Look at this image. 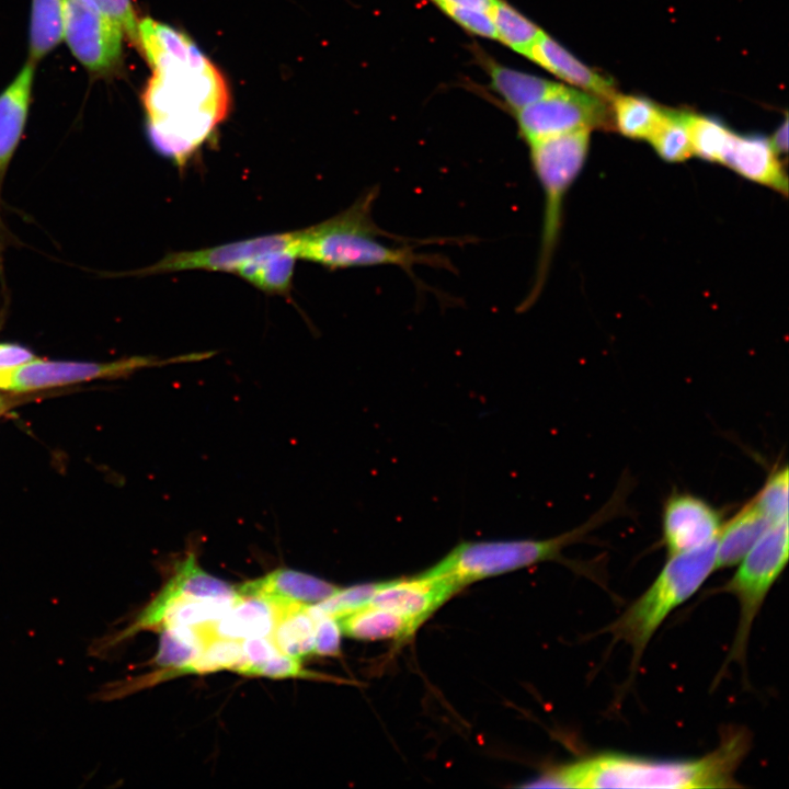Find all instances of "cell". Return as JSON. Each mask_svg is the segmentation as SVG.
Listing matches in <instances>:
<instances>
[{
	"label": "cell",
	"mask_w": 789,
	"mask_h": 789,
	"mask_svg": "<svg viewBox=\"0 0 789 789\" xmlns=\"http://www.w3.org/2000/svg\"><path fill=\"white\" fill-rule=\"evenodd\" d=\"M142 101L153 148L184 168L225 119L229 95L218 69L197 49L186 57L156 56Z\"/></svg>",
	"instance_id": "6da1fadb"
},
{
	"label": "cell",
	"mask_w": 789,
	"mask_h": 789,
	"mask_svg": "<svg viewBox=\"0 0 789 789\" xmlns=\"http://www.w3.org/2000/svg\"><path fill=\"white\" fill-rule=\"evenodd\" d=\"M748 747L750 736L744 729L729 730L717 748L698 758L670 761L602 753L554 767L523 787L735 788V773Z\"/></svg>",
	"instance_id": "7a4b0ae2"
},
{
	"label": "cell",
	"mask_w": 789,
	"mask_h": 789,
	"mask_svg": "<svg viewBox=\"0 0 789 789\" xmlns=\"http://www.w3.org/2000/svg\"><path fill=\"white\" fill-rule=\"evenodd\" d=\"M378 194V187L373 186L343 211L298 230L297 258L330 270L397 266L412 277L419 265L448 266L445 259L416 252L414 245H392L382 240L389 235L373 219Z\"/></svg>",
	"instance_id": "3957f363"
},
{
	"label": "cell",
	"mask_w": 789,
	"mask_h": 789,
	"mask_svg": "<svg viewBox=\"0 0 789 789\" xmlns=\"http://www.w3.org/2000/svg\"><path fill=\"white\" fill-rule=\"evenodd\" d=\"M628 488L621 482L606 504L582 525L547 539L462 541L423 574L458 591L469 583L535 563L558 560L562 551L624 513Z\"/></svg>",
	"instance_id": "277c9868"
},
{
	"label": "cell",
	"mask_w": 789,
	"mask_h": 789,
	"mask_svg": "<svg viewBox=\"0 0 789 789\" xmlns=\"http://www.w3.org/2000/svg\"><path fill=\"white\" fill-rule=\"evenodd\" d=\"M590 130H578L528 144L534 173L544 194V214L535 276L528 294L517 306L527 311L545 287L558 244L568 191L585 163Z\"/></svg>",
	"instance_id": "5b68a950"
},
{
	"label": "cell",
	"mask_w": 789,
	"mask_h": 789,
	"mask_svg": "<svg viewBox=\"0 0 789 789\" xmlns=\"http://www.w3.org/2000/svg\"><path fill=\"white\" fill-rule=\"evenodd\" d=\"M716 546L713 541L668 556L652 584L611 624L609 631L632 650V667H637L665 618L693 596L716 570Z\"/></svg>",
	"instance_id": "8992f818"
},
{
	"label": "cell",
	"mask_w": 789,
	"mask_h": 789,
	"mask_svg": "<svg viewBox=\"0 0 789 789\" xmlns=\"http://www.w3.org/2000/svg\"><path fill=\"white\" fill-rule=\"evenodd\" d=\"M789 559L788 518L770 523L722 591L735 596L739 624L729 660L743 662L753 622Z\"/></svg>",
	"instance_id": "52a82bcc"
},
{
	"label": "cell",
	"mask_w": 789,
	"mask_h": 789,
	"mask_svg": "<svg viewBox=\"0 0 789 789\" xmlns=\"http://www.w3.org/2000/svg\"><path fill=\"white\" fill-rule=\"evenodd\" d=\"M515 114L518 133L527 145L578 130L607 129L613 125L605 100L564 85Z\"/></svg>",
	"instance_id": "ba28073f"
},
{
	"label": "cell",
	"mask_w": 789,
	"mask_h": 789,
	"mask_svg": "<svg viewBox=\"0 0 789 789\" xmlns=\"http://www.w3.org/2000/svg\"><path fill=\"white\" fill-rule=\"evenodd\" d=\"M206 354H188L168 359L130 357L110 363L57 362L35 358L0 376V388L18 392L46 389L96 378L119 377L139 368L201 359Z\"/></svg>",
	"instance_id": "9c48e42d"
},
{
	"label": "cell",
	"mask_w": 789,
	"mask_h": 789,
	"mask_svg": "<svg viewBox=\"0 0 789 789\" xmlns=\"http://www.w3.org/2000/svg\"><path fill=\"white\" fill-rule=\"evenodd\" d=\"M64 38L72 55L89 71L105 73L121 60L122 27L91 0H62Z\"/></svg>",
	"instance_id": "30bf717a"
},
{
	"label": "cell",
	"mask_w": 789,
	"mask_h": 789,
	"mask_svg": "<svg viewBox=\"0 0 789 789\" xmlns=\"http://www.w3.org/2000/svg\"><path fill=\"white\" fill-rule=\"evenodd\" d=\"M297 237L298 230L260 236L199 250L173 252L136 274L150 275L192 270L237 273L240 267L260 256L289 249L296 252Z\"/></svg>",
	"instance_id": "8fae6325"
},
{
	"label": "cell",
	"mask_w": 789,
	"mask_h": 789,
	"mask_svg": "<svg viewBox=\"0 0 789 789\" xmlns=\"http://www.w3.org/2000/svg\"><path fill=\"white\" fill-rule=\"evenodd\" d=\"M723 519L720 510L688 492H672L663 505L662 537L668 556L717 540Z\"/></svg>",
	"instance_id": "7c38bea8"
},
{
	"label": "cell",
	"mask_w": 789,
	"mask_h": 789,
	"mask_svg": "<svg viewBox=\"0 0 789 789\" xmlns=\"http://www.w3.org/2000/svg\"><path fill=\"white\" fill-rule=\"evenodd\" d=\"M458 590L450 583L423 573L382 582L368 605L386 608L422 624Z\"/></svg>",
	"instance_id": "4fadbf2b"
},
{
	"label": "cell",
	"mask_w": 789,
	"mask_h": 789,
	"mask_svg": "<svg viewBox=\"0 0 789 789\" xmlns=\"http://www.w3.org/2000/svg\"><path fill=\"white\" fill-rule=\"evenodd\" d=\"M721 164L739 175L787 195L788 179L770 139L733 133Z\"/></svg>",
	"instance_id": "5bb4252c"
},
{
	"label": "cell",
	"mask_w": 789,
	"mask_h": 789,
	"mask_svg": "<svg viewBox=\"0 0 789 789\" xmlns=\"http://www.w3.org/2000/svg\"><path fill=\"white\" fill-rule=\"evenodd\" d=\"M340 588L319 578L290 569H277L263 578L241 584L237 592L242 596H260L277 606L312 605L320 603Z\"/></svg>",
	"instance_id": "9a60e30c"
},
{
	"label": "cell",
	"mask_w": 789,
	"mask_h": 789,
	"mask_svg": "<svg viewBox=\"0 0 789 789\" xmlns=\"http://www.w3.org/2000/svg\"><path fill=\"white\" fill-rule=\"evenodd\" d=\"M526 57L558 78L603 100L611 101L617 95L611 80L585 66L545 32L533 44Z\"/></svg>",
	"instance_id": "2e32d148"
},
{
	"label": "cell",
	"mask_w": 789,
	"mask_h": 789,
	"mask_svg": "<svg viewBox=\"0 0 789 789\" xmlns=\"http://www.w3.org/2000/svg\"><path fill=\"white\" fill-rule=\"evenodd\" d=\"M34 69L35 64L27 60L0 93V174L8 167L26 124Z\"/></svg>",
	"instance_id": "e0dca14e"
},
{
	"label": "cell",
	"mask_w": 789,
	"mask_h": 789,
	"mask_svg": "<svg viewBox=\"0 0 789 789\" xmlns=\"http://www.w3.org/2000/svg\"><path fill=\"white\" fill-rule=\"evenodd\" d=\"M236 594V588L203 570L195 553L188 552L175 565L173 575L151 603L158 611L164 614L167 607L180 598L213 599Z\"/></svg>",
	"instance_id": "ac0fdd59"
},
{
	"label": "cell",
	"mask_w": 789,
	"mask_h": 789,
	"mask_svg": "<svg viewBox=\"0 0 789 789\" xmlns=\"http://www.w3.org/2000/svg\"><path fill=\"white\" fill-rule=\"evenodd\" d=\"M769 524L753 499L723 522L716 540V570L736 565Z\"/></svg>",
	"instance_id": "d6986e66"
},
{
	"label": "cell",
	"mask_w": 789,
	"mask_h": 789,
	"mask_svg": "<svg viewBox=\"0 0 789 789\" xmlns=\"http://www.w3.org/2000/svg\"><path fill=\"white\" fill-rule=\"evenodd\" d=\"M283 607L260 596L239 594L228 611L213 626V632L217 637L238 641L271 637Z\"/></svg>",
	"instance_id": "ffe728a7"
},
{
	"label": "cell",
	"mask_w": 789,
	"mask_h": 789,
	"mask_svg": "<svg viewBox=\"0 0 789 789\" xmlns=\"http://www.w3.org/2000/svg\"><path fill=\"white\" fill-rule=\"evenodd\" d=\"M211 636L204 628L165 626L160 636L158 652L153 659L157 666L167 668L158 673L156 681L190 674V667L201 655Z\"/></svg>",
	"instance_id": "44dd1931"
},
{
	"label": "cell",
	"mask_w": 789,
	"mask_h": 789,
	"mask_svg": "<svg viewBox=\"0 0 789 789\" xmlns=\"http://www.w3.org/2000/svg\"><path fill=\"white\" fill-rule=\"evenodd\" d=\"M342 632L358 640H402L421 625L396 611L367 605L338 618Z\"/></svg>",
	"instance_id": "7402d4cb"
},
{
	"label": "cell",
	"mask_w": 789,
	"mask_h": 789,
	"mask_svg": "<svg viewBox=\"0 0 789 789\" xmlns=\"http://www.w3.org/2000/svg\"><path fill=\"white\" fill-rule=\"evenodd\" d=\"M492 88L516 112L554 93L563 85L529 73L487 61Z\"/></svg>",
	"instance_id": "603a6c76"
},
{
	"label": "cell",
	"mask_w": 789,
	"mask_h": 789,
	"mask_svg": "<svg viewBox=\"0 0 789 789\" xmlns=\"http://www.w3.org/2000/svg\"><path fill=\"white\" fill-rule=\"evenodd\" d=\"M271 639L283 654L296 659L313 654L315 620L307 605L284 606L277 617Z\"/></svg>",
	"instance_id": "cb8c5ba5"
},
{
	"label": "cell",
	"mask_w": 789,
	"mask_h": 789,
	"mask_svg": "<svg viewBox=\"0 0 789 789\" xmlns=\"http://www.w3.org/2000/svg\"><path fill=\"white\" fill-rule=\"evenodd\" d=\"M297 259L293 249L277 251L247 263L236 274L262 291L287 296Z\"/></svg>",
	"instance_id": "d4e9b609"
},
{
	"label": "cell",
	"mask_w": 789,
	"mask_h": 789,
	"mask_svg": "<svg viewBox=\"0 0 789 789\" xmlns=\"http://www.w3.org/2000/svg\"><path fill=\"white\" fill-rule=\"evenodd\" d=\"M62 38V0H32L28 60L36 64Z\"/></svg>",
	"instance_id": "484cf974"
},
{
	"label": "cell",
	"mask_w": 789,
	"mask_h": 789,
	"mask_svg": "<svg viewBox=\"0 0 789 789\" xmlns=\"http://www.w3.org/2000/svg\"><path fill=\"white\" fill-rule=\"evenodd\" d=\"M613 125L624 136L648 140L660 123L665 108L634 95H616L613 100Z\"/></svg>",
	"instance_id": "4316f807"
},
{
	"label": "cell",
	"mask_w": 789,
	"mask_h": 789,
	"mask_svg": "<svg viewBox=\"0 0 789 789\" xmlns=\"http://www.w3.org/2000/svg\"><path fill=\"white\" fill-rule=\"evenodd\" d=\"M689 117L690 113L665 108L648 139L660 158L667 162H682L693 156Z\"/></svg>",
	"instance_id": "83f0119b"
},
{
	"label": "cell",
	"mask_w": 789,
	"mask_h": 789,
	"mask_svg": "<svg viewBox=\"0 0 789 789\" xmlns=\"http://www.w3.org/2000/svg\"><path fill=\"white\" fill-rule=\"evenodd\" d=\"M488 12L496 39L524 56L544 32L504 0H494Z\"/></svg>",
	"instance_id": "f1b7e54d"
},
{
	"label": "cell",
	"mask_w": 789,
	"mask_h": 789,
	"mask_svg": "<svg viewBox=\"0 0 789 789\" xmlns=\"http://www.w3.org/2000/svg\"><path fill=\"white\" fill-rule=\"evenodd\" d=\"M689 133L693 155L709 162L721 163L732 130L716 118L690 113Z\"/></svg>",
	"instance_id": "f546056e"
},
{
	"label": "cell",
	"mask_w": 789,
	"mask_h": 789,
	"mask_svg": "<svg viewBox=\"0 0 789 789\" xmlns=\"http://www.w3.org/2000/svg\"><path fill=\"white\" fill-rule=\"evenodd\" d=\"M788 468L771 470L753 500L770 523L788 518Z\"/></svg>",
	"instance_id": "4dcf8cb0"
},
{
	"label": "cell",
	"mask_w": 789,
	"mask_h": 789,
	"mask_svg": "<svg viewBox=\"0 0 789 789\" xmlns=\"http://www.w3.org/2000/svg\"><path fill=\"white\" fill-rule=\"evenodd\" d=\"M242 658L241 642L213 636L207 640L201 655L190 667L191 673H208L222 668L235 670Z\"/></svg>",
	"instance_id": "1f68e13d"
},
{
	"label": "cell",
	"mask_w": 789,
	"mask_h": 789,
	"mask_svg": "<svg viewBox=\"0 0 789 789\" xmlns=\"http://www.w3.org/2000/svg\"><path fill=\"white\" fill-rule=\"evenodd\" d=\"M437 7L468 32L487 38H496L489 12L457 4H438Z\"/></svg>",
	"instance_id": "d6a6232c"
},
{
	"label": "cell",
	"mask_w": 789,
	"mask_h": 789,
	"mask_svg": "<svg viewBox=\"0 0 789 789\" xmlns=\"http://www.w3.org/2000/svg\"><path fill=\"white\" fill-rule=\"evenodd\" d=\"M242 658L235 672L255 675L256 671L271 658L281 653L271 637H254L242 640Z\"/></svg>",
	"instance_id": "836d02e7"
},
{
	"label": "cell",
	"mask_w": 789,
	"mask_h": 789,
	"mask_svg": "<svg viewBox=\"0 0 789 789\" xmlns=\"http://www.w3.org/2000/svg\"><path fill=\"white\" fill-rule=\"evenodd\" d=\"M315 651L318 655L336 656L341 651L342 629L338 618L320 615L315 619Z\"/></svg>",
	"instance_id": "e575fe53"
},
{
	"label": "cell",
	"mask_w": 789,
	"mask_h": 789,
	"mask_svg": "<svg viewBox=\"0 0 789 789\" xmlns=\"http://www.w3.org/2000/svg\"><path fill=\"white\" fill-rule=\"evenodd\" d=\"M256 676H265L271 678H287V677H302V678H327L323 675H318L313 672L306 671L299 659L278 653L267 660L255 673Z\"/></svg>",
	"instance_id": "d590c367"
},
{
	"label": "cell",
	"mask_w": 789,
	"mask_h": 789,
	"mask_svg": "<svg viewBox=\"0 0 789 789\" xmlns=\"http://www.w3.org/2000/svg\"><path fill=\"white\" fill-rule=\"evenodd\" d=\"M103 13L115 21L138 44L139 21L135 14L130 0H91Z\"/></svg>",
	"instance_id": "8d00e7d4"
},
{
	"label": "cell",
	"mask_w": 789,
	"mask_h": 789,
	"mask_svg": "<svg viewBox=\"0 0 789 789\" xmlns=\"http://www.w3.org/2000/svg\"><path fill=\"white\" fill-rule=\"evenodd\" d=\"M35 358L36 356L24 346L14 343H0V376Z\"/></svg>",
	"instance_id": "74e56055"
},
{
	"label": "cell",
	"mask_w": 789,
	"mask_h": 789,
	"mask_svg": "<svg viewBox=\"0 0 789 789\" xmlns=\"http://www.w3.org/2000/svg\"><path fill=\"white\" fill-rule=\"evenodd\" d=\"M770 142L778 155L787 152L788 149V119L787 117L782 124L776 129Z\"/></svg>",
	"instance_id": "f35d334b"
},
{
	"label": "cell",
	"mask_w": 789,
	"mask_h": 789,
	"mask_svg": "<svg viewBox=\"0 0 789 789\" xmlns=\"http://www.w3.org/2000/svg\"><path fill=\"white\" fill-rule=\"evenodd\" d=\"M436 5L438 4H457L464 7L477 8L480 10L489 11L494 0H432Z\"/></svg>",
	"instance_id": "ab89813d"
},
{
	"label": "cell",
	"mask_w": 789,
	"mask_h": 789,
	"mask_svg": "<svg viewBox=\"0 0 789 789\" xmlns=\"http://www.w3.org/2000/svg\"><path fill=\"white\" fill-rule=\"evenodd\" d=\"M4 409H5V403L2 401V399H0V414L4 411Z\"/></svg>",
	"instance_id": "60d3db41"
}]
</instances>
